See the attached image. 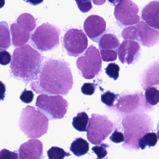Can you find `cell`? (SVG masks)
Masks as SVG:
<instances>
[{
    "mask_svg": "<svg viewBox=\"0 0 159 159\" xmlns=\"http://www.w3.org/2000/svg\"><path fill=\"white\" fill-rule=\"evenodd\" d=\"M73 85V79L69 63L62 60L49 59L43 62L30 87L38 94L66 95Z\"/></svg>",
    "mask_w": 159,
    "mask_h": 159,
    "instance_id": "1",
    "label": "cell"
},
{
    "mask_svg": "<svg viewBox=\"0 0 159 159\" xmlns=\"http://www.w3.org/2000/svg\"><path fill=\"white\" fill-rule=\"evenodd\" d=\"M41 53L26 44L16 48L10 64V74L26 84L32 82L38 75L44 62Z\"/></svg>",
    "mask_w": 159,
    "mask_h": 159,
    "instance_id": "2",
    "label": "cell"
},
{
    "mask_svg": "<svg viewBox=\"0 0 159 159\" xmlns=\"http://www.w3.org/2000/svg\"><path fill=\"white\" fill-rule=\"evenodd\" d=\"M122 125L125 138L122 147L130 151H138L140 148L139 141L152 130L154 123L151 117L147 114L138 113L126 116L122 120Z\"/></svg>",
    "mask_w": 159,
    "mask_h": 159,
    "instance_id": "3",
    "label": "cell"
},
{
    "mask_svg": "<svg viewBox=\"0 0 159 159\" xmlns=\"http://www.w3.org/2000/svg\"><path fill=\"white\" fill-rule=\"evenodd\" d=\"M49 120L38 109L28 106L22 109L19 126L28 138H38L47 132Z\"/></svg>",
    "mask_w": 159,
    "mask_h": 159,
    "instance_id": "4",
    "label": "cell"
},
{
    "mask_svg": "<svg viewBox=\"0 0 159 159\" xmlns=\"http://www.w3.org/2000/svg\"><path fill=\"white\" fill-rule=\"evenodd\" d=\"M60 34L58 28L48 23H43L32 34L30 43L41 52L50 51L58 46Z\"/></svg>",
    "mask_w": 159,
    "mask_h": 159,
    "instance_id": "5",
    "label": "cell"
},
{
    "mask_svg": "<svg viewBox=\"0 0 159 159\" xmlns=\"http://www.w3.org/2000/svg\"><path fill=\"white\" fill-rule=\"evenodd\" d=\"M68 102L60 95L41 94L36 99L35 106L49 120L61 119L68 109Z\"/></svg>",
    "mask_w": 159,
    "mask_h": 159,
    "instance_id": "6",
    "label": "cell"
},
{
    "mask_svg": "<svg viewBox=\"0 0 159 159\" xmlns=\"http://www.w3.org/2000/svg\"><path fill=\"white\" fill-rule=\"evenodd\" d=\"M115 128L114 123L106 116L92 114L87 128V138L92 144H101Z\"/></svg>",
    "mask_w": 159,
    "mask_h": 159,
    "instance_id": "7",
    "label": "cell"
},
{
    "mask_svg": "<svg viewBox=\"0 0 159 159\" xmlns=\"http://www.w3.org/2000/svg\"><path fill=\"white\" fill-rule=\"evenodd\" d=\"M77 66L80 75L86 79H93L102 70V61L99 50L91 45L86 52L77 58Z\"/></svg>",
    "mask_w": 159,
    "mask_h": 159,
    "instance_id": "8",
    "label": "cell"
},
{
    "mask_svg": "<svg viewBox=\"0 0 159 159\" xmlns=\"http://www.w3.org/2000/svg\"><path fill=\"white\" fill-rule=\"evenodd\" d=\"M62 44L69 56L78 57L87 48L88 39L82 30L70 29L63 36Z\"/></svg>",
    "mask_w": 159,
    "mask_h": 159,
    "instance_id": "9",
    "label": "cell"
},
{
    "mask_svg": "<svg viewBox=\"0 0 159 159\" xmlns=\"http://www.w3.org/2000/svg\"><path fill=\"white\" fill-rule=\"evenodd\" d=\"M115 107L119 112L129 115L143 113L151 109L142 92L122 95L118 100Z\"/></svg>",
    "mask_w": 159,
    "mask_h": 159,
    "instance_id": "10",
    "label": "cell"
},
{
    "mask_svg": "<svg viewBox=\"0 0 159 159\" xmlns=\"http://www.w3.org/2000/svg\"><path fill=\"white\" fill-rule=\"evenodd\" d=\"M139 8L131 0H122L115 7V17L122 27L136 25L140 21Z\"/></svg>",
    "mask_w": 159,
    "mask_h": 159,
    "instance_id": "11",
    "label": "cell"
},
{
    "mask_svg": "<svg viewBox=\"0 0 159 159\" xmlns=\"http://www.w3.org/2000/svg\"><path fill=\"white\" fill-rule=\"evenodd\" d=\"M87 35L95 43H99L106 31V22L101 17L91 15L88 17L84 24Z\"/></svg>",
    "mask_w": 159,
    "mask_h": 159,
    "instance_id": "12",
    "label": "cell"
},
{
    "mask_svg": "<svg viewBox=\"0 0 159 159\" xmlns=\"http://www.w3.org/2000/svg\"><path fill=\"white\" fill-rule=\"evenodd\" d=\"M141 49V46L137 42L125 40L118 48L119 58L123 64H134L140 57Z\"/></svg>",
    "mask_w": 159,
    "mask_h": 159,
    "instance_id": "13",
    "label": "cell"
},
{
    "mask_svg": "<svg viewBox=\"0 0 159 159\" xmlns=\"http://www.w3.org/2000/svg\"><path fill=\"white\" fill-rule=\"evenodd\" d=\"M18 151L19 159H42L43 144L37 139H30L21 145Z\"/></svg>",
    "mask_w": 159,
    "mask_h": 159,
    "instance_id": "14",
    "label": "cell"
},
{
    "mask_svg": "<svg viewBox=\"0 0 159 159\" xmlns=\"http://www.w3.org/2000/svg\"><path fill=\"white\" fill-rule=\"evenodd\" d=\"M139 40L143 45L150 48L159 43V31L153 29L147 23L140 21L137 24Z\"/></svg>",
    "mask_w": 159,
    "mask_h": 159,
    "instance_id": "15",
    "label": "cell"
},
{
    "mask_svg": "<svg viewBox=\"0 0 159 159\" xmlns=\"http://www.w3.org/2000/svg\"><path fill=\"white\" fill-rule=\"evenodd\" d=\"M142 16L149 26L159 31V1H152L146 6Z\"/></svg>",
    "mask_w": 159,
    "mask_h": 159,
    "instance_id": "16",
    "label": "cell"
},
{
    "mask_svg": "<svg viewBox=\"0 0 159 159\" xmlns=\"http://www.w3.org/2000/svg\"><path fill=\"white\" fill-rule=\"evenodd\" d=\"M142 83L144 90L153 86L159 88V61L153 62L146 69L142 75Z\"/></svg>",
    "mask_w": 159,
    "mask_h": 159,
    "instance_id": "17",
    "label": "cell"
},
{
    "mask_svg": "<svg viewBox=\"0 0 159 159\" xmlns=\"http://www.w3.org/2000/svg\"><path fill=\"white\" fill-rule=\"evenodd\" d=\"M10 32L12 37V43L15 47L23 46L30 40V33L23 30L17 23L11 24Z\"/></svg>",
    "mask_w": 159,
    "mask_h": 159,
    "instance_id": "18",
    "label": "cell"
},
{
    "mask_svg": "<svg viewBox=\"0 0 159 159\" xmlns=\"http://www.w3.org/2000/svg\"><path fill=\"white\" fill-rule=\"evenodd\" d=\"M100 50H118L119 41L116 36L112 34H104L99 42Z\"/></svg>",
    "mask_w": 159,
    "mask_h": 159,
    "instance_id": "19",
    "label": "cell"
},
{
    "mask_svg": "<svg viewBox=\"0 0 159 159\" xmlns=\"http://www.w3.org/2000/svg\"><path fill=\"white\" fill-rule=\"evenodd\" d=\"M89 150V144L81 137L76 138L71 144L70 150L77 157L84 156Z\"/></svg>",
    "mask_w": 159,
    "mask_h": 159,
    "instance_id": "20",
    "label": "cell"
},
{
    "mask_svg": "<svg viewBox=\"0 0 159 159\" xmlns=\"http://www.w3.org/2000/svg\"><path fill=\"white\" fill-rule=\"evenodd\" d=\"M17 23L21 28L30 33L34 30L36 26L35 19L29 13H23L19 16Z\"/></svg>",
    "mask_w": 159,
    "mask_h": 159,
    "instance_id": "21",
    "label": "cell"
},
{
    "mask_svg": "<svg viewBox=\"0 0 159 159\" xmlns=\"http://www.w3.org/2000/svg\"><path fill=\"white\" fill-rule=\"evenodd\" d=\"M11 44V38L8 24L6 21H2L0 24L1 50L7 49Z\"/></svg>",
    "mask_w": 159,
    "mask_h": 159,
    "instance_id": "22",
    "label": "cell"
},
{
    "mask_svg": "<svg viewBox=\"0 0 159 159\" xmlns=\"http://www.w3.org/2000/svg\"><path fill=\"white\" fill-rule=\"evenodd\" d=\"M88 116L85 112L78 113L73 119L72 126L77 130L79 132H87L89 123Z\"/></svg>",
    "mask_w": 159,
    "mask_h": 159,
    "instance_id": "23",
    "label": "cell"
},
{
    "mask_svg": "<svg viewBox=\"0 0 159 159\" xmlns=\"http://www.w3.org/2000/svg\"><path fill=\"white\" fill-rule=\"evenodd\" d=\"M158 136L156 133H148L145 134L139 142L140 148L144 150L146 146L149 147H154L156 145L158 142Z\"/></svg>",
    "mask_w": 159,
    "mask_h": 159,
    "instance_id": "24",
    "label": "cell"
},
{
    "mask_svg": "<svg viewBox=\"0 0 159 159\" xmlns=\"http://www.w3.org/2000/svg\"><path fill=\"white\" fill-rule=\"evenodd\" d=\"M145 98L147 102L151 106L159 103V91L154 87H150L146 89Z\"/></svg>",
    "mask_w": 159,
    "mask_h": 159,
    "instance_id": "25",
    "label": "cell"
},
{
    "mask_svg": "<svg viewBox=\"0 0 159 159\" xmlns=\"http://www.w3.org/2000/svg\"><path fill=\"white\" fill-rule=\"evenodd\" d=\"M47 155L49 159H63L65 157L71 156L70 153L57 147H51L47 151Z\"/></svg>",
    "mask_w": 159,
    "mask_h": 159,
    "instance_id": "26",
    "label": "cell"
},
{
    "mask_svg": "<svg viewBox=\"0 0 159 159\" xmlns=\"http://www.w3.org/2000/svg\"><path fill=\"white\" fill-rule=\"evenodd\" d=\"M123 39L129 41L139 40L138 30L136 26H131L125 28L121 33Z\"/></svg>",
    "mask_w": 159,
    "mask_h": 159,
    "instance_id": "27",
    "label": "cell"
},
{
    "mask_svg": "<svg viewBox=\"0 0 159 159\" xmlns=\"http://www.w3.org/2000/svg\"><path fill=\"white\" fill-rule=\"evenodd\" d=\"M119 67L115 63H111L108 64L105 69V73L110 78L114 80H117L119 76Z\"/></svg>",
    "mask_w": 159,
    "mask_h": 159,
    "instance_id": "28",
    "label": "cell"
},
{
    "mask_svg": "<svg viewBox=\"0 0 159 159\" xmlns=\"http://www.w3.org/2000/svg\"><path fill=\"white\" fill-rule=\"evenodd\" d=\"M118 95L114 93L107 91L102 94L101 100L102 102L108 107L114 106V102L116 100Z\"/></svg>",
    "mask_w": 159,
    "mask_h": 159,
    "instance_id": "29",
    "label": "cell"
},
{
    "mask_svg": "<svg viewBox=\"0 0 159 159\" xmlns=\"http://www.w3.org/2000/svg\"><path fill=\"white\" fill-rule=\"evenodd\" d=\"M117 52L115 50H101V54L103 61L106 62L115 61L117 58Z\"/></svg>",
    "mask_w": 159,
    "mask_h": 159,
    "instance_id": "30",
    "label": "cell"
},
{
    "mask_svg": "<svg viewBox=\"0 0 159 159\" xmlns=\"http://www.w3.org/2000/svg\"><path fill=\"white\" fill-rule=\"evenodd\" d=\"M109 147L106 144L102 143L100 146H96L92 148L93 152L97 155L99 159H102L105 157L107 154L106 148Z\"/></svg>",
    "mask_w": 159,
    "mask_h": 159,
    "instance_id": "31",
    "label": "cell"
},
{
    "mask_svg": "<svg viewBox=\"0 0 159 159\" xmlns=\"http://www.w3.org/2000/svg\"><path fill=\"white\" fill-rule=\"evenodd\" d=\"M79 10L83 13H87L92 7L91 0H75Z\"/></svg>",
    "mask_w": 159,
    "mask_h": 159,
    "instance_id": "32",
    "label": "cell"
},
{
    "mask_svg": "<svg viewBox=\"0 0 159 159\" xmlns=\"http://www.w3.org/2000/svg\"><path fill=\"white\" fill-rule=\"evenodd\" d=\"M96 85L93 83H84L81 88V91L85 95H91L94 94Z\"/></svg>",
    "mask_w": 159,
    "mask_h": 159,
    "instance_id": "33",
    "label": "cell"
},
{
    "mask_svg": "<svg viewBox=\"0 0 159 159\" xmlns=\"http://www.w3.org/2000/svg\"><path fill=\"white\" fill-rule=\"evenodd\" d=\"M34 97L33 93L32 91L27 90L25 89L21 94L20 99L23 102L30 103L32 102Z\"/></svg>",
    "mask_w": 159,
    "mask_h": 159,
    "instance_id": "34",
    "label": "cell"
},
{
    "mask_svg": "<svg viewBox=\"0 0 159 159\" xmlns=\"http://www.w3.org/2000/svg\"><path fill=\"white\" fill-rule=\"evenodd\" d=\"M0 159H18V155L16 152L3 149L0 152Z\"/></svg>",
    "mask_w": 159,
    "mask_h": 159,
    "instance_id": "35",
    "label": "cell"
},
{
    "mask_svg": "<svg viewBox=\"0 0 159 159\" xmlns=\"http://www.w3.org/2000/svg\"><path fill=\"white\" fill-rule=\"evenodd\" d=\"M110 140L116 143H119L125 142V136L122 132L116 129L110 136Z\"/></svg>",
    "mask_w": 159,
    "mask_h": 159,
    "instance_id": "36",
    "label": "cell"
},
{
    "mask_svg": "<svg viewBox=\"0 0 159 159\" xmlns=\"http://www.w3.org/2000/svg\"><path fill=\"white\" fill-rule=\"evenodd\" d=\"M11 61V56L10 53L5 50H1V55H0V63L1 65H7L10 63Z\"/></svg>",
    "mask_w": 159,
    "mask_h": 159,
    "instance_id": "37",
    "label": "cell"
},
{
    "mask_svg": "<svg viewBox=\"0 0 159 159\" xmlns=\"http://www.w3.org/2000/svg\"><path fill=\"white\" fill-rule=\"evenodd\" d=\"M23 1L33 6L40 4L44 2V0H23Z\"/></svg>",
    "mask_w": 159,
    "mask_h": 159,
    "instance_id": "38",
    "label": "cell"
},
{
    "mask_svg": "<svg viewBox=\"0 0 159 159\" xmlns=\"http://www.w3.org/2000/svg\"><path fill=\"white\" fill-rule=\"evenodd\" d=\"M94 4L97 5H101L105 2L106 0H92Z\"/></svg>",
    "mask_w": 159,
    "mask_h": 159,
    "instance_id": "39",
    "label": "cell"
},
{
    "mask_svg": "<svg viewBox=\"0 0 159 159\" xmlns=\"http://www.w3.org/2000/svg\"><path fill=\"white\" fill-rule=\"evenodd\" d=\"M1 95H2V97L1 98H2V95H4L5 92V85L2 83V82H1Z\"/></svg>",
    "mask_w": 159,
    "mask_h": 159,
    "instance_id": "40",
    "label": "cell"
},
{
    "mask_svg": "<svg viewBox=\"0 0 159 159\" xmlns=\"http://www.w3.org/2000/svg\"><path fill=\"white\" fill-rule=\"evenodd\" d=\"M107 1L110 2L113 5L116 6L122 0H107Z\"/></svg>",
    "mask_w": 159,
    "mask_h": 159,
    "instance_id": "41",
    "label": "cell"
},
{
    "mask_svg": "<svg viewBox=\"0 0 159 159\" xmlns=\"http://www.w3.org/2000/svg\"><path fill=\"white\" fill-rule=\"evenodd\" d=\"M157 136L159 140V122L157 125Z\"/></svg>",
    "mask_w": 159,
    "mask_h": 159,
    "instance_id": "42",
    "label": "cell"
},
{
    "mask_svg": "<svg viewBox=\"0 0 159 159\" xmlns=\"http://www.w3.org/2000/svg\"><path fill=\"white\" fill-rule=\"evenodd\" d=\"M99 159V158H98V159ZM104 159H109V158H106Z\"/></svg>",
    "mask_w": 159,
    "mask_h": 159,
    "instance_id": "43",
    "label": "cell"
}]
</instances>
